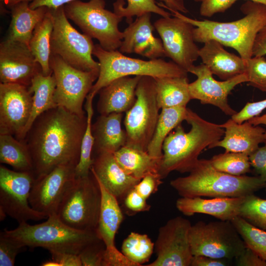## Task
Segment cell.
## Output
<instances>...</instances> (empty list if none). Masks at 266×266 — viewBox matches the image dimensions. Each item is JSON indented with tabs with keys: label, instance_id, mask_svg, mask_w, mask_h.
Masks as SVG:
<instances>
[{
	"label": "cell",
	"instance_id": "25",
	"mask_svg": "<svg viewBox=\"0 0 266 266\" xmlns=\"http://www.w3.org/2000/svg\"><path fill=\"white\" fill-rule=\"evenodd\" d=\"M244 198L204 199L200 197H181L176 201V207L186 216L201 213L209 215L220 220L231 221L238 216Z\"/></svg>",
	"mask_w": 266,
	"mask_h": 266
},
{
	"label": "cell",
	"instance_id": "7",
	"mask_svg": "<svg viewBox=\"0 0 266 266\" xmlns=\"http://www.w3.org/2000/svg\"><path fill=\"white\" fill-rule=\"evenodd\" d=\"M101 194L93 174L75 177L66 190L56 215L64 224L74 229L97 231Z\"/></svg>",
	"mask_w": 266,
	"mask_h": 266
},
{
	"label": "cell",
	"instance_id": "21",
	"mask_svg": "<svg viewBox=\"0 0 266 266\" xmlns=\"http://www.w3.org/2000/svg\"><path fill=\"white\" fill-rule=\"evenodd\" d=\"M151 13L136 17L124 31L120 52L134 53L149 58L165 57L162 40L153 34L155 27L151 22Z\"/></svg>",
	"mask_w": 266,
	"mask_h": 266
},
{
	"label": "cell",
	"instance_id": "14",
	"mask_svg": "<svg viewBox=\"0 0 266 266\" xmlns=\"http://www.w3.org/2000/svg\"><path fill=\"white\" fill-rule=\"evenodd\" d=\"M192 224L181 216L160 228L155 244L156 259L146 266H190L193 257L189 241Z\"/></svg>",
	"mask_w": 266,
	"mask_h": 266
},
{
	"label": "cell",
	"instance_id": "40",
	"mask_svg": "<svg viewBox=\"0 0 266 266\" xmlns=\"http://www.w3.org/2000/svg\"><path fill=\"white\" fill-rule=\"evenodd\" d=\"M238 216L253 225L266 231V199L254 194L245 197Z\"/></svg>",
	"mask_w": 266,
	"mask_h": 266
},
{
	"label": "cell",
	"instance_id": "51",
	"mask_svg": "<svg viewBox=\"0 0 266 266\" xmlns=\"http://www.w3.org/2000/svg\"><path fill=\"white\" fill-rule=\"evenodd\" d=\"M226 260L202 255L193 256L191 266H226Z\"/></svg>",
	"mask_w": 266,
	"mask_h": 266
},
{
	"label": "cell",
	"instance_id": "58",
	"mask_svg": "<svg viewBox=\"0 0 266 266\" xmlns=\"http://www.w3.org/2000/svg\"><path fill=\"white\" fill-rule=\"evenodd\" d=\"M203 0H194L196 2H201Z\"/></svg>",
	"mask_w": 266,
	"mask_h": 266
},
{
	"label": "cell",
	"instance_id": "44",
	"mask_svg": "<svg viewBox=\"0 0 266 266\" xmlns=\"http://www.w3.org/2000/svg\"><path fill=\"white\" fill-rule=\"evenodd\" d=\"M162 179L159 172L149 173L135 185L134 189L142 197L147 200L151 195L157 192L163 183Z\"/></svg>",
	"mask_w": 266,
	"mask_h": 266
},
{
	"label": "cell",
	"instance_id": "15",
	"mask_svg": "<svg viewBox=\"0 0 266 266\" xmlns=\"http://www.w3.org/2000/svg\"><path fill=\"white\" fill-rule=\"evenodd\" d=\"M163 17L154 23L162 40L165 57L188 72L199 57L193 36L195 27L176 17Z\"/></svg>",
	"mask_w": 266,
	"mask_h": 266
},
{
	"label": "cell",
	"instance_id": "35",
	"mask_svg": "<svg viewBox=\"0 0 266 266\" xmlns=\"http://www.w3.org/2000/svg\"><path fill=\"white\" fill-rule=\"evenodd\" d=\"M94 97L89 94L86 98L85 104L87 116L86 128L84 133L79 160L75 168L76 177L89 175L93 163L92 153L94 144V137L92 132V120L94 114L93 101Z\"/></svg>",
	"mask_w": 266,
	"mask_h": 266
},
{
	"label": "cell",
	"instance_id": "41",
	"mask_svg": "<svg viewBox=\"0 0 266 266\" xmlns=\"http://www.w3.org/2000/svg\"><path fill=\"white\" fill-rule=\"evenodd\" d=\"M246 73L248 85L266 92V59L264 56H254L246 60Z\"/></svg>",
	"mask_w": 266,
	"mask_h": 266
},
{
	"label": "cell",
	"instance_id": "28",
	"mask_svg": "<svg viewBox=\"0 0 266 266\" xmlns=\"http://www.w3.org/2000/svg\"><path fill=\"white\" fill-rule=\"evenodd\" d=\"M29 2H23L12 6L11 20L6 39L20 42L29 46L36 25L43 19L49 8L41 6L33 9Z\"/></svg>",
	"mask_w": 266,
	"mask_h": 266
},
{
	"label": "cell",
	"instance_id": "33",
	"mask_svg": "<svg viewBox=\"0 0 266 266\" xmlns=\"http://www.w3.org/2000/svg\"><path fill=\"white\" fill-rule=\"evenodd\" d=\"M187 111L186 107L161 109L154 134L147 147V151L151 156L162 158V147L165 138L183 121L186 120Z\"/></svg>",
	"mask_w": 266,
	"mask_h": 266
},
{
	"label": "cell",
	"instance_id": "37",
	"mask_svg": "<svg viewBox=\"0 0 266 266\" xmlns=\"http://www.w3.org/2000/svg\"><path fill=\"white\" fill-rule=\"evenodd\" d=\"M127 0L126 6H124L125 4L124 0H117L113 5L114 12L123 18L125 17L128 24L133 22V17H138L147 13H153L163 17L172 15L158 5L155 0Z\"/></svg>",
	"mask_w": 266,
	"mask_h": 266
},
{
	"label": "cell",
	"instance_id": "22",
	"mask_svg": "<svg viewBox=\"0 0 266 266\" xmlns=\"http://www.w3.org/2000/svg\"><path fill=\"white\" fill-rule=\"evenodd\" d=\"M93 160L91 173L118 201L124 200L140 180L127 173L117 162L113 153H97Z\"/></svg>",
	"mask_w": 266,
	"mask_h": 266
},
{
	"label": "cell",
	"instance_id": "30",
	"mask_svg": "<svg viewBox=\"0 0 266 266\" xmlns=\"http://www.w3.org/2000/svg\"><path fill=\"white\" fill-rule=\"evenodd\" d=\"M121 167L128 174L141 180L151 172H159L162 158L151 156L146 151L125 145L113 153Z\"/></svg>",
	"mask_w": 266,
	"mask_h": 266
},
{
	"label": "cell",
	"instance_id": "50",
	"mask_svg": "<svg viewBox=\"0 0 266 266\" xmlns=\"http://www.w3.org/2000/svg\"><path fill=\"white\" fill-rule=\"evenodd\" d=\"M235 260L238 266H266V261L247 247Z\"/></svg>",
	"mask_w": 266,
	"mask_h": 266
},
{
	"label": "cell",
	"instance_id": "4",
	"mask_svg": "<svg viewBox=\"0 0 266 266\" xmlns=\"http://www.w3.org/2000/svg\"><path fill=\"white\" fill-rule=\"evenodd\" d=\"M189 173L170 182L181 197L242 198L265 187L259 176H235L222 172L215 169L209 160L199 159Z\"/></svg>",
	"mask_w": 266,
	"mask_h": 266
},
{
	"label": "cell",
	"instance_id": "42",
	"mask_svg": "<svg viewBox=\"0 0 266 266\" xmlns=\"http://www.w3.org/2000/svg\"><path fill=\"white\" fill-rule=\"evenodd\" d=\"M25 247L15 239L0 234V266H13L17 255Z\"/></svg>",
	"mask_w": 266,
	"mask_h": 266
},
{
	"label": "cell",
	"instance_id": "6",
	"mask_svg": "<svg viewBox=\"0 0 266 266\" xmlns=\"http://www.w3.org/2000/svg\"><path fill=\"white\" fill-rule=\"evenodd\" d=\"M93 55L100 64L98 78L89 94L95 97L113 80L128 76H148L154 78L187 77L188 72L172 61L162 59L143 60L126 56L119 50L108 51L98 43L94 45Z\"/></svg>",
	"mask_w": 266,
	"mask_h": 266
},
{
	"label": "cell",
	"instance_id": "26",
	"mask_svg": "<svg viewBox=\"0 0 266 266\" xmlns=\"http://www.w3.org/2000/svg\"><path fill=\"white\" fill-rule=\"evenodd\" d=\"M199 57L212 74L223 80L246 73V60L226 51L214 39L205 41L199 49Z\"/></svg>",
	"mask_w": 266,
	"mask_h": 266
},
{
	"label": "cell",
	"instance_id": "52",
	"mask_svg": "<svg viewBox=\"0 0 266 266\" xmlns=\"http://www.w3.org/2000/svg\"><path fill=\"white\" fill-rule=\"evenodd\" d=\"M266 55V26L257 34L253 48V56Z\"/></svg>",
	"mask_w": 266,
	"mask_h": 266
},
{
	"label": "cell",
	"instance_id": "11",
	"mask_svg": "<svg viewBox=\"0 0 266 266\" xmlns=\"http://www.w3.org/2000/svg\"><path fill=\"white\" fill-rule=\"evenodd\" d=\"M189 241L193 256L217 259H235L246 247L234 226L229 221L197 222L191 226Z\"/></svg>",
	"mask_w": 266,
	"mask_h": 266
},
{
	"label": "cell",
	"instance_id": "56",
	"mask_svg": "<svg viewBox=\"0 0 266 266\" xmlns=\"http://www.w3.org/2000/svg\"><path fill=\"white\" fill-rule=\"evenodd\" d=\"M34 0H0V3L10 8L14 5L23 2H32Z\"/></svg>",
	"mask_w": 266,
	"mask_h": 266
},
{
	"label": "cell",
	"instance_id": "1",
	"mask_svg": "<svg viewBox=\"0 0 266 266\" xmlns=\"http://www.w3.org/2000/svg\"><path fill=\"white\" fill-rule=\"evenodd\" d=\"M87 116L80 117L58 106L34 121L23 141L29 151L34 179L63 165L79 160Z\"/></svg>",
	"mask_w": 266,
	"mask_h": 266
},
{
	"label": "cell",
	"instance_id": "55",
	"mask_svg": "<svg viewBox=\"0 0 266 266\" xmlns=\"http://www.w3.org/2000/svg\"><path fill=\"white\" fill-rule=\"evenodd\" d=\"M250 124L254 126H259L261 125H265L266 127V113L262 116L254 117L248 121ZM265 145H266V129L265 133Z\"/></svg>",
	"mask_w": 266,
	"mask_h": 266
},
{
	"label": "cell",
	"instance_id": "36",
	"mask_svg": "<svg viewBox=\"0 0 266 266\" xmlns=\"http://www.w3.org/2000/svg\"><path fill=\"white\" fill-rule=\"evenodd\" d=\"M154 247L147 234L131 232L122 242L121 252L136 266H141L149 261Z\"/></svg>",
	"mask_w": 266,
	"mask_h": 266
},
{
	"label": "cell",
	"instance_id": "23",
	"mask_svg": "<svg viewBox=\"0 0 266 266\" xmlns=\"http://www.w3.org/2000/svg\"><path fill=\"white\" fill-rule=\"evenodd\" d=\"M220 126L225 129L224 138L209 149L221 147L225 152L244 153L250 156L260 147L261 143L265 142V129L254 126L248 121L238 124L230 119Z\"/></svg>",
	"mask_w": 266,
	"mask_h": 266
},
{
	"label": "cell",
	"instance_id": "13",
	"mask_svg": "<svg viewBox=\"0 0 266 266\" xmlns=\"http://www.w3.org/2000/svg\"><path fill=\"white\" fill-rule=\"evenodd\" d=\"M34 180L32 173L12 170L0 166V220L6 215L19 224L28 220L47 218L45 214L31 206L29 198Z\"/></svg>",
	"mask_w": 266,
	"mask_h": 266
},
{
	"label": "cell",
	"instance_id": "16",
	"mask_svg": "<svg viewBox=\"0 0 266 266\" xmlns=\"http://www.w3.org/2000/svg\"><path fill=\"white\" fill-rule=\"evenodd\" d=\"M30 87L0 83V134L14 135L22 141L33 104Z\"/></svg>",
	"mask_w": 266,
	"mask_h": 266
},
{
	"label": "cell",
	"instance_id": "49",
	"mask_svg": "<svg viewBox=\"0 0 266 266\" xmlns=\"http://www.w3.org/2000/svg\"><path fill=\"white\" fill-rule=\"evenodd\" d=\"M251 166L265 182L266 192V145L259 147L249 156Z\"/></svg>",
	"mask_w": 266,
	"mask_h": 266
},
{
	"label": "cell",
	"instance_id": "8",
	"mask_svg": "<svg viewBox=\"0 0 266 266\" xmlns=\"http://www.w3.org/2000/svg\"><path fill=\"white\" fill-rule=\"evenodd\" d=\"M104 0L84 2L74 0L64 5L65 14L83 32L108 51L118 50L123 39V32L118 25L123 18L105 8Z\"/></svg>",
	"mask_w": 266,
	"mask_h": 266
},
{
	"label": "cell",
	"instance_id": "48",
	"mask_svg": "<svg viewBox=\"0 0 266 266\" xmlns=\"http://www.w3.org/2000/svg\"><path fill=\"white\" fill-rule=\"evenodd\" d=\"M146 200L133 188L131 189L124 199L126 208L132 213L148 211L151 205L148 204Z\"/></svg>",
	"mask_w": 266,
	"mask_h": 266
},
{
	"label": "cell",
	"instance_id": "5",
	"mask_svg": "<svg viewBox=\"0 0 266 266\" xmlns=\"http://www.w3.org/2000/svg\"><path fill=\"white\" fill-rule=\"evenodd\" d=\"M2 232L24 247H41L50 253L79 255L87 246L101 240L97 231L74 229L63 223L56 214L40 224L31 225L23 222L15 229H5Z\"/></svg>",
	"mask_w": 266,
	"mask_h": 266
},
{
	"label": "cell",
	"instance_id": "17",
	"mask_svg": "<svg viewBox=\"0 0 266 266\" xmlns=\"http://www.w3.org/2000/svg\"><path fill=\"white\" fill-rule=\"evenodd\" d=\"M74 165H63L34 179L29 198L31 206L47 217L55 215L66 190L75 177Z\"/></svg>",
	"mask_w": 266,
	"mask_h": 266
},
{
	"label": "cell",
	"instance_id": "57",
	"mask_svg": "<svg viewBox=\"0 0 266 266\" xmlns=\"http://www.w3.org/2000/svg\"><path fill=\"white\" fill-rule=\"evenodd\" d=\"M247 0L251 1L254 2H257V3H261L266 6V0Z\"/></svg>",
	"mask_w": 266,
	"mask_h": 266
},
{
	"label": "cell",
	"instance_id": "45",
	"mask_svg": "<svg viewBox=\"0 0 266 266\" xmlns=\"http://www.w3.org/2000/svg\"><path fill=\"white\" fill-rule=\"evenodd\" d=\"M266 108V99L253 102H247L239 112L232 116L231 119L238 124H241L258 116Z\"/></svg>",
	"mask_w": 266,
	"mask_h": 266
},
{
	"label": "cell",
	"instance_id": "20",
	"mask_svg": "<svg viewBox=\"0 0 266 266\" xmlns=\"http://www.w3.org/2000/svg\"><path fill=\"white\" fill-rule=\"evenodd\" d=\"M42 72L29 47L6 39L0 43V82L30 87L33 77Z\"/></svg>",
	"mask_w": 266,
	"mask_h": 266
},
{
	"label": "cell",
	"instance_id": "53",
	"mask_svg": "<svg viewBox=\"0 0 266 266\" xmlns=\"http://www.w3.org/2000/svg\"><path fill=\"white\" fill-rule=\"evenodd\" d=\"M74 0H34L29 3L31 9L46 6L51 9H56Z\"/></svg>",
	"mask_w": 266,
	"mask_h": 266
},
{
	"label": "cell",
	"instance_id": "54",
	"mask_svg": "<svg viewBox=\"0 0 266 266\" xmlns=\"http://www.w3.org/2000/svg\"><path fill=\"white\" fill-rule=\"evenodd\" d=\"M161 2L157 3L161 7L167 9L169 11H176L179 12L187 13L188 10L185 7L183 0H160Z\"/></svg>",
	"mask_w": 266,
	"mask_h": 266
},
{
	"label": "cell",
	"instance_id": "19",
	"mask_svg": "<svg viewBox=\"0 0 266 266\" xmlns=\"http://www.w3.org/2000/svg\"><path fill=\"white\" fill-rule=\"evenodd\" d=\"M95 178L101 194L97 232L105 246L104 266H136L115 245V237L123 220V215L118 200L97 178Z\"/></svg>",
	"mask_w": 266,
	"mask_h": 266
},
{
	"label": "cell",
	"instance_id": "38",
	"mask_svg": "<svg viewBox=\"0 0 266 266\" xmlns=\"http://www.w3.org/2000/svg\"><path fill=\"white\" fill-rule=\"evenodd\" d=\"M231 222L246 246L266 261V231L253 225L239 216L234 218Z\"/></svg>",
	"mask_w": 266,
	"mask_h": 266
},
{
	"label": "cell",
	"instance_id": "24",
	"mask_svg": "<svg viewBox=\"0 0 266 266\" xmlns=\"http://www.w3.org/2000/svg\"><path fill=\"white\" fill-rule=\"evenodd\" d=\"M141 77H119L101 89L98 93L99 99L97 106L100 115L128 111L135 101L136 88Z\"/></svg>",
	"mask_w": 266,
	"mask_h": 266
},
{
	"label": "cell",
	"instance_id": "10",
	"mask_svg": "<svg viewBox=\"0 0 266 266\" xmlns=\"http://www.w3.org/2000/svg\"><path fill=\"white\" fill-rule=\"evenodd\" d=\"M53 22L51 48L52 55L78 69L100 72V64L92 57V38L81 33L70 23L64 6L51 9Z\"/></svg>",
	"mask_w": 266,
	"mask_h": 266
},
{
	"label": "cell",
	"instance_id": "31",
	"mask_svg": "<svg viewBox=\"0 0 266 266\" xmlns=\"http://www.w3.org/2000/svg\"><path fill=\"white\" fill-rule=\"evenodd\" d=\"M156 98L160 109L186 107L192 100L187 77L155 78Z\"/></svg>",
	"mask_w": 266,
	"mask_h": 266
},
{
	"label": "cell",
	"instance_id": "2",
	"mask_svg": "<svg viewBox=\"0 0 266 266\" xmlns=\"http://www.w3.org/2000/svg\"><path fill=\"white\" fill-rule=\"evenodd\" d=\"M185 121L191 125L189 132H186L180 124L164 141L159 170L162 179L173 171L189 172L201 152L224 135L225 130L220 125L203 119L189 108Z\"/></svg>",
	"mask_w": 266,
	"mask_h": 266
},
{
	"label": "cell",
	"instance_id": "27",
	"mask_svg": "<svg viewBox=\"0 0 266 266\" xmlns=\"http://www.w3.org/2000/svg\"><path fill=\"white\" fill-rule=\"evenodd\" d=\"M122 113L100 115L92 125L94 137L93 151L114 153L127 142V134L121 125Z\"/></svg>",
	"mask_w": 266,
	"mask_h": 266
},
{
	"label": "cell",
	"instance_id": "39",
	"mask_svg": "<svg viewBox=\"0 0 266 266\" xmlns=\"http://www.w3.org/2000/svg\"><path fill=\"white\" fill-rule=\"evenodd\" d=\"M209 160L216 170L235 176L244 175L250 171L251 166L249 156L241 152H225L214 156Z\"/></svg>",
	"mask_w": 266,
	"mask_h": 266
},
{
	"label": "cell",
	"instance_id": "18",
	"mask_svg": "<svg viewBox=\"0 0 266 266\" xmlns=\"http://www.w3.org/2000/svg\"><path fill=\"white\" fill-rule=\"evenodd\" d=\"M188 72L197 77L195 81L189 84L191 99L198 100L203 104L215 106L227 115L232 116L237 112L229 104L228 97L235 86L248 82L246 73L229 80L219 81L213 78L212 73L203 63L197 66L194 65Z\"/></svg>",
	"mask_w": 266,
	"mask_h": 266
},
{
	"label": "cell",
	"instance_id": "12",
	"mask_svg": "<svg viewBox=\"0 0 266 266\" xmlns=\"http://www.w3.org/2000/svg\"><path fill=\"white\" fill-rule=\"evenodd\" d=\"M50 66L56 80L54 100L57 105L80 117L85 116L83 102L100 72L78 69L52 54Z\"/></svg>",
	"mask_w": 266,
	"mask_h": 266
},
{
	"label": "cell",
	"instance_id": "34",
	"mask_svg": "<svg viewBox=\"0 0 266 266\" xmlns=\"http://www.w3.org/2000/svg\"><path fill=\"white\" fill-rule=\"evenodd\" d=\"M0 162L16 171L33 174L32 160L27 145L12 135L0 134Z\"/></svg>",
	"mask_w": 266,
	"mask_h": 266
},
{
	"label": "cell",
	"instance_id": "47",
	"mask_svg": "<svg viewBox=\"0 0 266 266\" xmlns=\"http://www.w3.org/2000/svg\"><path fill=\"white\" fill-rule=\"evenodd\" d=\"M52 258L50 260L43 262L42 266H82L78 254L64 253H51Z\"/></svg>",
	"mask_w": 266,
	"mask_h": 266
},
{
	"label": "cell",
	"instance_id": "46",
	"mask_svg": "<svg viewBox=\"0 0 266 266\" xmlns=\"http://www.w3.org/2000/svg\"><path fill=\"white\" fill-rule=\"evenodd\" d=\"M237 0H203L200 8V15L210 17L216 13H223Z\"/></svg>",
	"mask_w": 266,
	"mask_h": 266
},
{
	"label": "cell",
	"instance_id": "29",
	"mask_svg": "<svg viewBox=\"0 0 266 266\" xmlns=\"http://www.w3.org/2000/svg\"><path fill=\"white\" fill-rule=\"evenodd\" d=\"M30 88L33 93L32 107L23 133L22 141L39 115L58 106L54 100L56 80L53 74L46 76L42 72L38 73L33 79Z\"/></svg>",
	"mask_w": 266,
	"mask_h": 266
},
{
	"label": "cell",
	"instance_id": "32",
	"mask_svg": "<svg viewBox=\"0 0 266 266\" xmlns=\"http://www.w3.org/2000/svg\"><path fill=\"white\" fill-rule=\"evenodd\" d=\"M53 29V18L49 9L43 19L35 27L29 44L35 60L41 66L43 74L46 76L52 74L50 61Z\"/></svg>",
	"mask_w": 266,
	"mask_h": 266
},
{
	"label": "cell",
	"instance_id": "9",
	"mask_svg": "<svg viewBox=\"0 0 266 266\" xmlns=\"http://www.w3.org/2000/svg\"><path fill=\"white\" fill-rule=\"evenodd\" d=\"M135 95V101L126 112L124 121L127 134L126 145L147 151L160 114L155 78L141 76Z\"/></svg>",
	"mask_w": 266,
	"mask_h": 266
},
{
	"label": "cell",
	"instance_id": "43",
	"mask_svg": "<svg viewBox=\"0 0 266 266\" xmlns=\"http://www.w3.org/2000/svg\"><path fill=\"white\" fill-rule=\"evenodd\" d=\"M105 252L101 240L87 246L79 254L82 266H104Z\"/></svg>",
	"mask_w": 266,
	"mask_h": 266
},
{
	"label": "cell",
	"instance_id": "3",
	"mask_svg": "<svg viewBox=\"0 0 266 266\" xmlns=\"http://www.w3.org/2000/svg\"><path fill=\"white\" fill-rule=\"evenodd\" d=\"M240 10L245 16L228 22L198 20L178 11L171 12L173 16L195 27L193 36L195 42L204 43L214 39L223 46L233 48L242 58L247 60L253 57V48L257 34L266 26V6L247 0L241 5Z\"/></svg>",
	"mask_w": 266,
	"mask_h": 266
}]
</instances>
